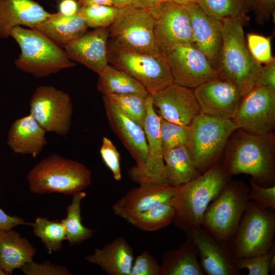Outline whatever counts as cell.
Returning a JSON list of instances; mask_svg holds the SVG:
<instances>
[{"label":"cell","instance_id":"29","mask_svg":"<svg viewBox=\"0 0 275 275\" xmlns=\"http://www.w3.org/2000/svg\"><path fill=\"white\" fill-rule=\"evenodd\" d=\"M163 158L169 184L178 187L199 176L186 145L163 151Z\"/></svg>","mask_w":275,"mask_h":275},{"label":"cell","instance_id":"9","mask_svg":"<svg viewBox=\"0 0 275 275\" xmlns=\"http://www.w3.org/2000/svg\"><path fill=\"white\" fill-rule=\"evenodd\" d=\"M274 234V211L262 209L249 201L230 245L235 258L254 257L268 251L275 245Z\"/></svg>","mask_w":275,"mask_h":275},{"label":"cell","instance_id":"54","mask_svg":"<svg viewBox=\"0 0 275 275\" xmlns=\"http://www.w3.org/2000/svg\"><path fill=\"white\" fill-rule=\"evenodd\" d=\"M58 1H61V0H58ZM76 1L78 2V0H76Z\"/></svg>","mask_w":275,"mask_h":275},{"label":"cell","instance_id":"33","mask_svg":"<svg viewBox=\"0 0 275 275\" xmlns=\"http://www.w3.org/2000/svg\"><path fill=\"white\" fill-rule=\"evenodd\" d=\"M198 5L208 15L223 21L240 19L247 22L249 12L245 0H198Z\"/></svg>","mask_w":275,"mask_h":275},{"label":"cell","instance_id":"48","mask_svg":"<svg viewBox=\"0 0 275 275\" xmlns=\"http://www.w3.org/2000/svg\"><path fill=\"white\" fill-rule=\"evenodd\" d=\"M169 0H136L134 6L146 10L157 7Z\"/></svg>","mask_w":275,"mask_h":275},{"label":"cell","instance_id":"47","mask_svg":"<svg viewBox=\"0 0 275 275\" xmlns=\"http://www.w3.org/2000/svg\"><path fill=\"white\" fill-rule=\"evenodd\" d=\"M59 4V12L70 16L78 13L79 6L76 0H61Z\"/></svg>","mask_w":275,"mask_h":275},{"label":"cell","instance_id":"8","mask_svg":"<svg viewBox=\"0 0 275 275\" xmlns=\"http://www.w3.org/2000/svg\"><path fill=\"white\" fill-rule=\"evenodd\" d=\"M249 191L243 181H230L209 205L202 227L218 239L229 243L250 201Z\"/></svg>","mask_w":275,"mask_h":275},{"label":"cell","instance_id":"35","mask_svg":"<svg viewBox=\"0 0 275 275\" xmlns=\"http://www.w3.org/2000/svg\"><path fill=\"white\" fill-rule=\"evenodd\" d=\"M31 226L34 235L40 239L49 254L62 249L66 235L61 222L38 217L34 223H32Z\"/></svg>","mask_w":275,"mask_h":275},{"label":"cell","instance_id":"30","mask_svg":"<svg viewBox=\"0 0 275 275\" xmlns=\"http://www.w3.org/2000/svg\"><path fill=\"white\" fill-rule=\"evenodd\" d=\"M97 89L102 96L149 93L139 81L126 72L108 64L99 74Z\"/></svg>","mask_w":275,"mask_h":275},{"label":"cell","instance_id":"31","mask_svg":"<svg viewBox=\"0 0 275 275\" xmlns=\"http://www.w3.org/2000/svg\"><path fill=\"white\" fill-rule=\"evenodd\" d=\"M174 217L175 210L170 200L134 214L125 221L143 231L153 232L171 225Z\"/></svg>","mask_w":275,"mask_h":275},{"label":"cell","instance_id":"42","mask_svg":"<svg viewBox=\"0 0 275 275\" xmlns=\"http://www.w3.org/2000/svg\"><path fill=\"white\" fill-rule=\"evenodd\" d=\"M160 265L149 252L143 251L133 262L130 275H160Z\"/></svg>","mask_w":275,"mask_h":275},{"label":"cell","instance_id":"45","mask_svg":"<svg viewBox=\"0 0 275 275\" xmlns=\"http://www.w3.org/2000/svg\"><path fill=\"white\" fill-rule=\"evenodd\" d=\"M254 87L275 88V61L262 67Z\"/></svg>","mask_w":275,"mask_h":275},{"label":"cell","instance_id":"38","mask_svg":"<svg viewBox=\"0 0 275 275\" xmlns=\"http://www.w3.org/2000/svg\"><path fill=\"white\" fill-rule=\"evenodd\" d=\"M274 253L275 245L257 256L235 259V263L239 270L247 269L249 275H268L270 260Z\"/></svg>","mask_w":275,"mask_h":275},{"label":"cell","instance_id":"3","mask_svg":"<svg viewBox=\"0 0 275 275\" xmlns=\"http://www.w3.org/2000/svg\"><path fill=\"white\" fill-rule=\"evenodd\" d=\"M223 40L216 67L220 77L232 82L243 97L255 86L262 66L253 57L247 46L240 19L222 21Z\"/></svg>","mask_w":275,"mask_h":275},{"label":"cell","instance_id":"21","mask_svg":"<svg viewBox=\"0 0 275 275\" xmlns=\"http://www.w3.org/2000/svg\"><path fill=\"white\" fill-rule=\"evenodd\" d=\"M160 123V117L155 112L152 96L149 94L143 129L148 146L149 160L147 171L138 183L139 185L169 184L163 158Z\"/></svg>","mask_w":275,"mask_h":275},{"label":"cell","instance_id":"1","mask_svg":"<svg viewBox=\"0 0 275 275\" xmlns=\"http://www.w3.org/2000/svg\"><path fill=\"white\" fill-rule=\"evenodd\" d=\"M241 130L232 140L222 166L229 176L245 174L257 184L275 185L274 137Z\"/></svg>","mask_w":275,"mask_h":275},{"label":"cell","instance_id":"10","mask_svg":"<svg viewBox=\"0 0 275 275\" xmlns=\"http://www.w3.org/2000/svg\"><path fill=\"white\" fill-rule=\"evenodd\" d=\"M154 26V19L148 10L133 6L120 8L109 27V40L128 49L163 57L156 42Z\"/></svg>","mask_w":275,"mask_h":275},{"label":"cell","instance_id":"12","mask_svg":"<svg viewBox=\"0 0 275 275\" xmlns=\"http://www.w3.org/2000/svg\"><path fill=\"white\" fill-rule=\"evenodd\" d=\"M148 10L154 19L155 38L163 57L178 46L191 44L190 19L184 6L168 1Z\"/></svg>","mask_w":275,"mask_h":275},{"label":"cell","instance_id":"27","mask_svg":"<svg viewBox=\"0 0 275 275\" xmlns=\"http://www.w3.org/2000/svg\"><path fill=\"white\" fill-rule=\"evenodd\" d=\"M198 253L190 237L179 246L167 251L162 256L160 275H203Z\"/></svg>","mask_w":275,"mask_h":275},{"label":"cell","instance_id":"6","mask_svg":"<svg viewBox=\"0 0 275 275\" xmlns=\"http://www.w3.org/2000/svg\"><path fill=\"white\" fill-rule=\"evenodd\" d=\"M189 126L187 146L200 175L217 163L229 138L239 128L231 119H218L201 112Z\"/></svg>","mask_w":275,"mask_h":275},{"label":"cell","instance_id":"41","mask_svg":"<svg viewBox=\"0 0 275 275\" xmlns=\"http://www.w3.org/2000/svg\"><path fill=\"white\" fill-rule=\"evenodd\" d=\"M251 185L249 197L262 209H275V185L264 187L249 179Z\"/></svg>","mask_w":275,"mask_h":275},{"label":"cell","instance_id":"22","mask_svg":"<svg viewBox=\"0 0 275 275\" xmlns=\"http://www.w3.org/2000/svg\"><path fill=\"white\" fill-rule=\"evenodd\" d=\"M176 190V187L170 184L139 185L114 203L112 209L115 215L126 220L159 203L170 201Z\"/></svg>","mask_w":275,"mask_h":275},{"label":"cell","instance_id":"23","mask_svg":"<svg viewBox=\"0 0 275 275\" xmlns=\"http://www.w3.org/2000/svg\"><path fill=\"white\" fill-rule=\"evenodd\" d=\"M49 14L33 0H0V39L10 37L16 27L34 28Z\"/></svg>","mask_w":275,"mask_h":275},{"label":"cell","instance_id":"37","mask_svg":"<svg viewBox=\"0 0 275 275\" xmlns=\"http://www.w3.org/2000/svg\"><path fill=\"white\" fill-rule=\"evenodd\" d=\"M246 42L248 49L256 61L260 64H267L274 61L271 54L270 38L261 35L249 33Z\"/></svg>","mask_w":275,"mask_h":275},{"label":"cell","instance_id":"49","mask_svg":"<svg viewBox=\"0 0 275 275\" xmlns=\"http://www.w3.org/2000/svg\"><path fill=\"white\" fill-rule=\"evenodd\" d=\"M79 7L91 5H104L113 6L111 0H78Z\"/></svg>","mask_w":275,"mask_h":275},{"label":"cell","instance_id":"13","mask_svg":"<svg viewBox=\"0 0 275 275\" xmlns=\"http://www.w3.org/2000/svg\"><path fill=\"white\" fill-rule=\"evenodd\" d=\"M232 120L247 132H271L275 126V88L254 87L242 98Z\"/></svg>","mask_w":275,"mask_h":275},{"label":"cell","instance_id":"26","mask_svg":"<svg viewBox=\"0 0 275 275\" xmlns=\"http://www.w3.org/2000/svg\"><path fill=\"white\" fill-rule=\"evenodd\" d=\"M36 249L20 233L13 230L0 229V267L7 274L33 260Z\"/></svg>","mask_w":275,"mask_h":275},{"label":"cell","instance_id":"39","mask_svg":"<svg viewBox=\"0 0 275 275\" xmlns=\"http://www.w3.org/2000/svg\"><path fill=\"white\" fill-rule=\"evenodd\" d=\"M161 134L167 143L178 146H188L190 128L189 125H181L166 121L162 118L160 123Z\"/></svg>","mask_w":275,"mask_h":275},{"label":"cell","instance_id":"40","mask_svg":"<svg viewBox=\"0 0 275 275\" xmlns=\"http://www.w3.org/2000/svg\"><path fill=\"white\" fill-rule=\"evenodd\" d=\"M101 157L116 181L122 179L120 154L113 143L107 137L102 138L100 149Z\"/></svg>","mask_w":275,"mask_h":275},{"label":"cell","instance_id":"18","mask_svg":"<svg viewBox=\"0 0 275 275\" xmlns=\"http://www.w3.org/2000/svg\"><path fill=\"white\" fill-rule=\"evenodd\" d=\"M154 108L166 121L189 125L201 111L191 89L173 84L151 95Z\"/></svg>","mask_w":275,"mask_h":275},{"label":"cell","instance_id":"43","mask_svg":"<svg viewBox=\"0 0 275 275\" xmlns=\"http://www.w3.org/2000/svg\"><path fill=\"white\" fill-rule=\"evenodd\" d=\"M26 275H70L72 273L64 266L49 261L38 264L33 260L24 264L20 268Z\"/></svg>","mask_w":275,"mask_h":275},{"label":"cell","instance_id":"28","mask_svg":"<svg viewBox=\"0 0 275 275\" xmlns=\"http://www.w3.org/2000/svg\"><path fill=\"white\" fill-rule=\"evenodd\" d=\"M88 26L78 14L68 16L60 12L50 13L34 28L55 43L64 46L87 32Z\"/></svg>","mask_w":275,"mask_h":275},{"label":"cell","instance_id":"52","mask_svg":"<svg viewBox=\"0 0 275 275\" xmlns=\"http://www.w3.org/2000/svg\"><path fill=\"white\" fill-rule=\"evenodd\" d=\"M269 272L275 274V253L272 256L269 264Z\"/></svg>","mask_w":275,"mask_h":275},{"label":"cell","instance_id":"24","mask_svg":"<svg viewBox=\"0 0 275 275\" xmlns=\"http://www.w3.org/2000/svg\"><path fill=\"white\" fill-rule=\"evenodd\" d=\"M45 133L30 114L13 121L8 131L7 143L15 153L35 158L47 144Z\"/></svg>","mask_w":275,"mask_h":275},{"label":"cell","instance_id":"20","mask_svg":"<svg viewBox=\"0 0 275 275\" xmlns=\"http://www.w3.org/2000/svg\"><path fill=\"white\" fill-rule=\"evenodd\" d=\"M109 28L94 29L64 46L72 61L77 62L98 74L109 64Z\"/></svg>","mask_w":275,"mask_h":275},{"label":"cell","instance_id":"25","mask_svg":"<svg viewBox=\"0 0 275 275\" xmlns=\"http://www.w3.org/2000/svg\"><path fill=\"white\" fill-rule=\"evenodd\" d=\"M134 258L132 247L121 236L85 257L87 262L99 266L109 275H130Z\"/></svg>","mask_w":275,"mask_h":275},{"label":"cell","instance_id":"46","mask_svg":"<svg viewBox=\"0 0 275 275\" xmlns=\"http://www.w3.org/2000/svg\"><path fill=\"white\" fill-rule=\"evenodd\" d=\"M31 224L32 223L27 222L18 216L8 214L0 207V229L9 230L18 225L31 226Z\"/></svg>","mask_w":275,"mask_h":275},{"label":"cell","instance_id":"53","mask_svg":"<svg viewBox=\"0 0 275 275\" xmlns=\"http://www.w3.org/2000/svg\"><path fill=\"white\" fill-rule=\"evenodd\" d=\"M6 272L0 267V275H7Z\"/></svg>","mask_w":275,"mask_h":275},{"label":"cell","instance_id":"51","mask_svg":"<svg viewBox=\"0 0 275 275\" xmlns=\"http://www.w3.org/2000/svg\"><path fill=\"white\" fill-rule=\"evenodd\" d=\"M169 1L183 6L191 4H198V0H169Z\"/></svg>","mask_w":275,"mask_h":275},{"label":"cell","instance_id":"2","mask_svg":"<svg viewBox=\"0 0 275 275\" xmlns=\"http://www.w3.org/2000/svg\"><path fill=\"white\" fill-rule=\"evenodd\" d=\"M222 164L217 163L189 181L176 187L171 200L175 210L174 225L185 233L202 226L210 203L230 181Z\"/></svg>","mask_w":275,"mask_h":275},{"label":"cell","instance_id":"19","mask_svg":"<svg viewBox=\"0 0 275 275\" xmlns=\"http://www.w3.org/2000/svg\"><path fill=\"white\" fill-rule=\"evenodd\" d=\"M189 15L191 44L216 69L223 40V22L206 14L198 4L185 6Z\"/></svg>","mask_w":275,"mask_h":275},{"label":"cell","instance_id":"36","mask_svg":"<svg viewBox=\"0 0 275 275\" xmlns=\"http://www.w3.org/2000/svg\"><path fill=\"white\" fill-rule=\"evenodd\" d=\"M120 8L113 6L91 5L79 7L78 13L88 28H109L118 16Z\"/></svg>","mask_w":275,"mask_h":275},{"label":"cell","instance_id":"15","mask_svg":"<svg viewBox=\"0 0 275 275\" xmlns=\"http://www.w3.org/2000/svg\"><path fill=\"white\" fill-rule=\"evenodd\" d=\"M174 84L194 89L209 80L220 77L207 57L191 44L177 46L166 57Z\"/></svg>","mask_w":275,"mask_h":275},{"label":"cell","instance_id":"17","mask_svg":"<svg viewBox=\"0 0 275 275\" xmlns=\"http://www.w3.org/2000/svg\"><path fill=\"white\" fill-rule=\"evenodd\" d=\"M193 91L201 112L221 119L232 120L242 98L232 82L221 77L203 83Z\"/></svg>","mask_w":275,"mask_h":275},{"label":"cell","instance_id":"44","mask_svg":"<svg viewBox=\"0 0 275 275\" xmlns=\"http://www.w3.org/2000/svg\"><path fill=\"white\" fill-rule=\"evenodd\" d=\"M249 11L254 14L256 23L263 24L274 14L275 0H245Z\"/></svg>","mask_w":275,"mask_h":275},{"label":"cell","instance_id":"32","mask_svg":"<svg viewBox=\"0 0 275 275\" xmlns=\"http://www.w3.org/2000/svg\"><path fill=\"white\" fill-rule=\"evenodd\" d=\"M86 196L81 191L73 196L72 202L66 208V217L61 220L66 232V240L73 246L91 238L95 230L84 226L81 216V202Z\"/></svg>","mask_w":275,"mask_h":275},{"label":"cell","instance_id":"34","mask_svg":"<svg viewBox=\"0 0 275 275\" xmlns=\"http://www.w3.org/2000/svg\"><path fill=\"white\" fill-rule=\"evenodd\" d=\"M148 95L138 94L108 95L102 96V98L114 105L123 115L143 128Z\"/></svg>","mask_w":275,"mask_h":275},{"label":"cell","instance_id":"7","mask_svg":"<svg viewBox=\"0 0 275 275\" xmlns=\"http://www.w3.org/2000/svg\"><path fill=\"white\" fill-rule=\"evenodd\" d=\"M108 63L135 79L149 94L174 84L166 58L135 51L124 48L108 40Z\"/></svg>","mask_w":275,"mask_h":275},{"label":"cell","instance_id":"50","mask_svg":"<svg viewBox=\"0 0 275 275\" xmlns=\"http://www.w3.org/2000/svg\"><path fill=\"white\" fill-rule=\"evenodd\" d=\"M113 5L118 8L134 6L136 0H111Z\"/></svg>","mask_w":275,"mask_h":275},{"label":"cell","instance_id":"4","mask_svg":"<svg viewBox=\"0 0 275 275\" xmlns=\"http://www.w3.org/2000/svg\"><path fill=\"white\" fill-rule=\"evenodd\" d=\"M10 37L20 49L16 67L34 77L48 76L76 65L59 44L35 29L16 27Z\"/></svg>","mask_w":275,"mask_h":275},{"label":"cell","instance_id":"5","mask_svg":"<svg viewBox=\"0 0 275 275\" xmlns=\"http://www.w3.org/2000/svg\"><path fill=\"white\" fill-rule=\"evenodd\" d=\"M26 177L30 191L37 194L58 193L73 196L92 182L91 171L85 164L57 154L38 162Z\"/></svg>","mask_w":275,"mask_h":275},{"label":"cell","instance_id":"16","mask_svg":"<svg viewBox=\"0 0 275 275\" xmlns=\"http://www.w3.org/2000/svg\"><path fill=\"white\" fill-rule=\"evenodd\" d=\"M192 239L200 259L204 274L239 275L229 242L223 241L201 226L185 233Z\"/></svg>","mask_w":275,"mask_h":275},{"label":"cell","instance_id":"11","mask_svg":"<svg viewBox=\"0 0 275 275\" xmlns=\"http://www.w3.org/2000/svg\"><path fill=\"white\" fill-rule=\"evenodd\" d=\"M30 114L46 131L68 134L72 125L73 105L69 94L53 86L41 85L30 100Z\"/></svg>","mask_w":275,"mask_h":275},{"label":"cell","instance_id":"14","mask_svg":"<svg viewBox=\"0 0 275 275\" xmlns=\"http://www.w3.org/2000/svg\"><path fill=\"white\" fill-rule=\"evenodd\" d=\"M103 101L110 127L135 161L136 164L129 169L128 175L131 180L138 184L147 171L149 160L143 128L123 115L114 105Z\"/></svg>","mask_w":275,"mask_h":275}]
</instances>
